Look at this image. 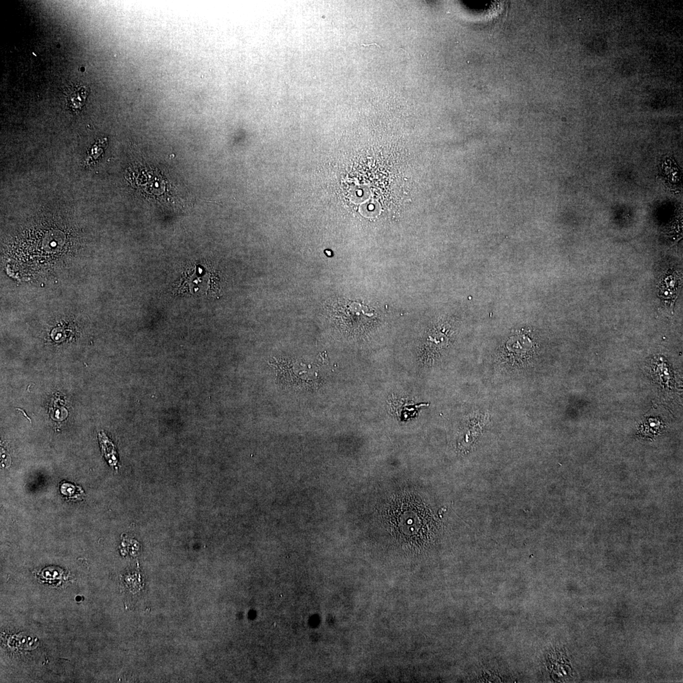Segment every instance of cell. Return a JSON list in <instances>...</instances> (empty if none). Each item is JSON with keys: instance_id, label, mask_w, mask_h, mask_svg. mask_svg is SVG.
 Segmentation results:
<instances>
[{"instance_id": "obj_1", "label": "cell", "mask_w": 683, "mask_h": 683, "mask_svg": "<svg viewBox=\"0 0 683 683\" xmlns=\"http://www.w3.org/2000/svg\"><path fill=\"white\" fill-rule=\"evenodd\" d=\"M88 92L83 86L79 87H74L71 89L68 95V100L70 105L75 109H78L82 107L84 104L87 98Z\"/></svg>"}]
</instances>
